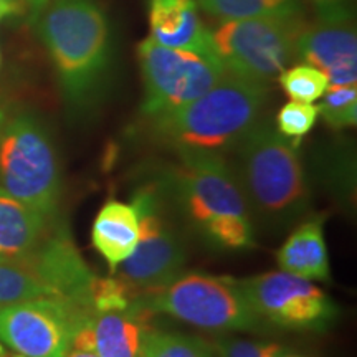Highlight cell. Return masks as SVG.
I'll list each match as a JSON object with an SVG mask.
<instances>
[{"label": "cell", "instance_id": "cell-16", "mask_svg": "<svg viewBox=\"0 0 357 357\" xmlns=\"http://www.w3.org/2000/svg\"><path fill=\"white\" fill-rule=\"evenodd\" d=\"M91 238L95 248L114 271L132 255L139 242V220L132 205L118 200L102 205L93 223Z\"/></svg>", "mask_w": 357, "mask_h": 357}, {"label": "cell", "instance_id": "cell-12", "mask_svg": "<svg viewBox=\"0 0 357 357\" xmlns=\"http://www.w3.org/2000/svg\"><path fill=\"white\" fill-rule=\"evenodd\" d=\"M296 56L323 71L329 86L356 84L357 38L349 8L319 13L318 24L298 35Z\"/></svg>", "mask_w": 357, "mask_h": 357}, {"label": "cell", "instance_id": "cell-4", "mask_svg": "<svg viewBox=\"0 0 357 357\" xmlns=\"http://www.w3.org/2000/svg\"><path fill=\"white\" fill-rule=\"evenodd\" d=\"M298 144L268 124L253 126L236 144L235 176L245 200L271 225H283L306 208L307 187Z\"/></svg>", "mask_w": 357, "mask_h": 357}, {"label": "cell", "instance_id": "cell-19", "mask_svg": "<svg viewBox=\"0 0 357 357\" xmlns=\"http://www.w3.org/2000/svg\"><path fill=\"white\" fill-rule=\"evenodd\" d=\"M205 13L220 20L258 17H300L301 0H195Z\"/></svg>", "mask_w": 357, "mask_h": 357}, {"label": "cell", "instance_id": "cell-17", "mask_svg": "<svg viewBox=\"0 0 357 357\" xmlns=\"http://www.w3.org/2000/svg\"><path fill=\"white\" fill-rule=\"evenodd\" d=\"M42 213L0 187V260H22L45 238Z\"/></svg>", "mask_w": 357, "mask_h": 357}, {"label": "cell", "instance_id": "cell-2", "mask_svg": "<svg viewBox=\"0 0 357 357\" xmlns=\"http://www.w3.org/2000/svg\"><path fill=\"white\" fill-rule=\"evenodd\" d=\"M40 37L66 100L84 108L98 98L111 60V26L93 0H58L43 12Z\"/></svg>", "mask_w": 357, "mask_h": 357}, {"label": "cell", "instance_id": "cell-31", "mask_svg": "<svg viewBox=\"0 0 357 357\" xmlns=\"http://www.w3.org/2000/svg\"><path fill=\"white\" fill-rule=\"evenodd\" d=\"M0 126H2V113H0Z\"/></svg>", "mask_w": 357, "mask_h": 357}, {"label": "cell", "instance_id": "cell-25", "mask_svg": "<svg viewBox=\"0 0 357 357\" xmlns=\"http://www.w3.org/2000/svg\"><path fill=\"white\" fill-rule=\"evenodd\" d=\"M218 357H280L287 354V349L273 342H253L247 339L225 337L215 342Z\"/></svg>", "mask_w": 357, "mask_h": 357}, {"label": "cell", "instance_id": "cell-1", "mask_svg": "<svg viewBox=\"0 0 357 357\" xmlns=\"http://www.w3.org/2000/svg\"><path fill=\"white\" fill-rule=\"evenodd\" d=\"M178 160L162 189L207 242L227 250L255 245L248 204L235 171L222 154L177 151Z\"/></svg>", "mask_w": 357, "mask_h": 357}, {"label": "cell", "instance_id": "cell-29", "mask_svg": "<svg viewBox=\"0 0 357 357\" xmlns=\"http://www.w3.org/2000/svg\"><path fill=\"white\" fill-rule=\"evenodd\" d=\"M3 17H8V13L7 10H3V8H0V20H2Z\"/></svg>", "mask_w": 357, "mask_h": 357}, {"label": "cell", "instance_id": "cell-18", "mask_svg": "<svg viewBox=\"0 0 357 357\" xmlns=\"http://www.w3.org/2000/svg\"><path fill=\"white\" fill-rule=\"evenodd\" d=\"M276 261L281 271L287 273L306 280H328L329 257L324 242L323 220L312 218L301 223L280 248Z\"/></svg>", "mask_w": 357, "mask_h": 357}, {"label": "cell", "instance_id": "cell-10", "mask_svg": "<svg viewBox=\"0 0 357 357\" xmlns=\"http://www.w3.org/2000/svg\"><path fill=\"white\" fill-rule=\"evenodd\" d=\"M89 314L52 296L0 306V341L22 357H63Z\"/></svg>", "mask_w": 357, "mask_h": 357}, {"label": "cell", "instance_id": "cell-28", "mask_svg": "<svg viewBox=\"0 0 357 357\" xmlns=\"http://www.w3.org/2000/svg\"><path fill=\"white\" fill-rule=\"evenodd\" d=\"M63 357H98L93 351H83V349H71L66 352Z\"/></svg>", "mask_w": 357, "mask_h": 357}, {"label": "cell", "instance_id": "cell-7", "mask_svg": "<svg viewBox=\"0 0 357 357\" xmlns=\"http://www.w3.org/2000/svg\"><path fill=\"white\" fill-rule=\"evenodd\" d=\"M131 205L139 220V242L116 271L131 293L141 294L166 287L184 273L187 247L167 213V194L162 185L139 187Z\"/></svg>", "mask_w": 357, "mask_h": 357}, {"label": "cell", "instance_id": "cell-22", "mask_svg": "<svg viewBox=\"0 0 357 357\" xmlns=\"http://www.w3.org/2000/svg\"><path fill=\"white\" fill-rule=\"evenodd\" d=\"M142 357H213V349L199 337L153 329L147 336Z\"/></svg>", "mask_w": 357, "mask_h": 357}, {"label": "cell", "instance_id": "cell-8", "mask_svg": "<svg viewBox=\"0 0 357 357\" xmlns=\"http://www.w3.org/2000/svg\"><path fill=\"white\" fill-rule=\"evenodd\" d=\"M0 182L12 197L52 217L60 197V171L50 136L29 114L0 131Z\"/></svg>", "mask_w": 357, "mask_h": 357}, {"label": "cell", "instance_id": "cell-9", "mask_svg": "<svg viewBox=\"0 0 357 357\" xmlns=\"http://www.w3.org/2000/svg\"><path fill=\"white\" fill-rule=\"evenodd\" d=\"M137 56L144 83L142 113L149 118L189 105L227 75L215 56L164 47L151 37L139 43Z\"/></svg>", "mask_w": 357, "mask_h": 357}, {"label": "cell", "instance_id": "cell-11", "mask_svg": "<svg viewBox=\"0 0 357 357\" xmlns=\"http://www.w3.org/2000/svg\"><path fill=\"white\" fill-rule=\"evenodd\" d=\"M238 283L253 311L281 328L323 331L337 318L331 298L301 276L270 271Z\"/></svg>", "mask_w": 357, "mask_h": 357}, {"label": "cell", "instance_id": "cell-14", "mask_svg": "<svg viewBox=\"0 0 357 357\" xmlns=\"http://www.w3.org/2000/svg\"><path fill=\"white\" fill-rule=\"evenodd\" d=\"M151 312L139 305L93 312L89 318L91 351L98 357H142L149 333Z\"/></svg>", "mask_w": 357, "mask_h": 357}, {"label": "cell", "instance_id": "cell-30", "mask_svg": "<svg viewBox=\"0 0 357 357\" xmlns=\"http://www.w3.org/2000/svg\"><path fill=\"white\" fill-rule=\"evenodd\" d=\"M280 357H300V356H287V354H283V356H280Z\"/></svg>", "mask_w": 357, "mask_h": 357}, {"label": "cell", "instance_id": "cell-20", "mask_svg": "<svg viewBox=\"0 0 357 357\" xmlns=\"http://www.w3.org/2000/svg\"><path fill=\"white\" fill-rule=\"evenodd\" d=\"M52 296L25 260H0V306Z\"/></svg>", "mask_w": 357, "mask_h": 357}, {"label": "cell", "instance_id": "cell-15", "mask_svg": "<svg viewBox=\"0 0 357 357\" xmlns=\"http://www.w3.org/2000/svg\"><path fill=\"white\" fill-rule=\"evenodd\" d=\"M149 26L151 38L164 47L215 56L195 0H149Z\"/></svg>", "mask_w": 357, "mask_h": 357}, {"label": "cell", "instance_id": "cell-24", "mask_svg": "<svg viewBox=\"0 0 357 357\" xmlns=\"http://www.w3.org/2000/svg\"><path fill=\"white\" fill-rule=\"evenodd\" d=\"M318 116V106H314L312 102L289 101L280 109L278 116H276V126H278V131L284 137H288V139L298 144V141L303 136H306L312 126H314Z\"/></svg>", "mask_w": 357, "mask_h": 357}, {"label": "cell", "instance_id": "cell-3", "mask_svg": "<svg viewBox=\"0 0 357 357\" xmlns=\"http://www.w3.org/2000/svg\"><path fill=\"white\" fill-rule=\"evenodd\" d=\"M266 96V84L227 73L197 100L153 118L154 132L177 151L222 154L257 126Z\"/></svg>", "mask_w": 357, "mask_h": 357}, {"label": "cell", "instance_id": "cell-27", "mask_svg": "<svg viewBox=\"0 0 357 357\" xmlns=\"http://www.w3.org/2000/svg\"><path fill=\"white\" fill-rule=\"evenodd\" d=\"M316 7H318V12H331L337 10V8L347 7V0H311Z\"/></svg>", "mask_w": 357, "mask_h": 357}, {"label": "cell", "instance_id": "cell-21", "mask_svg": "<svg viewBox=\"0 0 357 357\" xmlns=\"http://www.w3.org/2000/svg\"><path fill=\"white\" fill-rule=\"evenodd\" d=\"M281 88L291 101L314 102L329 88V82L323 71L311 65H294L278 75Z\"/></svg>", "mask_w": 357, "mask_h": 357}, {"label": "cell", "instance_id": "cell-23", "mask_svg": "<svg viewBox=\"0 0 357 357\" xmlns=\"http://www.w3.org/2000/svg\"><path fill=\"white\" fill-rule=\"evenodd\" d=\"M321 98H323V101H321L318 109L329 126L334 129L354 126L357 119L356 84L329 86Z\"/></svg>", "mask_w": 357, "mask_h": 357}, {"label": "cell", "instance_id": "cell-26", "mask_svg": "<svg viewBox=\"0 0 357 357\" xmlns=\"http://www.w3.org/2000/svg\"><path fill=\"white\" fill-rule=\"evenodd\" d=\"M42 3V0H0V8L7 10L8 15H19L25 10L26 6Z\"/></svg>", "mask_w": 357, "mask_h": 357}, {"label": "cell", "instance_id": "cell-13", "mask_svg": "<svg viewBox=\"0 0 357 357\" xmlns=\"http://www.w3.org/2000/svg\"><path fill=\"white\" fill-rule=\"evenodd\" d=\"M22 260L32 268L53 296L93 312L91 294L98 276L84 263L68 230L58 229L53 235L45 236Z\"/></svg>", "mask_w": 357, "mask_h": 357}, {"label": "cell", "instance_id": "cell-5", "mask_svg": "<svg viewBox=\"0 0 357 357\" xmlns=\"http://www.w3.org/2000/svg\"><path fill=\"white\" fill-rule=\"evenodd\" d=\"M142 310L172 316L207 331H257L263 319L253 311L240 283L207 273H181L153 291L132 298Z\"/></svg>", "mask_w": 357, "mask_h": 357}, {"label": "cell", "instance_id": "cell-6", "mask_svg": "<svg viewBox=\"0 0 357 357\" xmlns=\"http://www.w3.org/2000/svg\"><path fill=\"white\" fill-rule=\"evenodd\" d=\"M301 30L300 17L222 20L211 42L227 73L268 86L296 56Z\"/></svg>", "mask_w": 357, "mask_h": 357}]
</instances>
